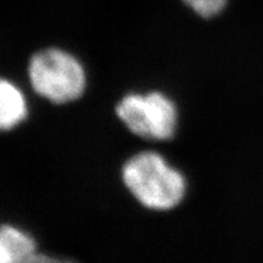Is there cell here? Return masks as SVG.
Returning a JSON list of instances; mask_svg holds the SVG:
<instances>
[{"instance_id":"obj_7","label":"cell","mask_w":263,"mask_h":263,"mask_svg":"<svg viewBox=\"0 0 263 263\" xmlns=\"http://www.w3.org/2000/svg\"><path fill=\"white\" fill-rule=\"evenodd\" d=\"M24 263H76V262L71 261V259L52 257V256H49L47 254L35 252L34 255H32L31 257L26 259Z\"/></svg>"},{"instance_id":"obj_1","label":"cell","mask_w":263,"mask_h":263,"mask_svg":"<svg viewBox=\"0 0 263 263\" xmlns=\"http://www.w3.org/2000/svg\"><path fill=\"white\" fill-rule=\"evenodd\" d=\"M122 179L132 195L150 210L174 209L185 196L186 183L183 174L154 151L132 156L124 163Z\"/></svg>"},{"instance_id":"obj_3","label":"cell","mask_w":263,"mask_h":263,"mask_svg":"<svg viewBox=\"0 0 263 263\" xmlns=\"http://www.w3.org/2000/svg\"><path fill=\"white\" fill-rule=\"evenodd\" d=\"M116 114L132 133L144 139L168 140L178 124L176 105L160 91L126 95Z\"/></svg>"},{"instance_id":"obj_2","label":"cell","mask_w":263,"mask_h":263,"mask_svg":"<svg viewBox=\"0 0 263 263\" xmlns=\"http://www.w3.org/2000/svg\"><path fill=\"white\" fill-rule=\"evenodd\" d=\"M28 74L35 93L54 104L77 100L87 84L81 62L61 49H45L33 55Z\"/></svg>"},{"instance_id":"obj_6","label":"cell","mask_w":263,"mask_h":263,"mask_svg":"<svg viewBox=\"0 0 263 263\" xmlns=\"http://www.w3.org/2000/svg\"><path fill=\"white\" fill-rule=\"evenodd\" d=\"M183 3L201 17L213 18L226 11L230 0H183Z\"/></svg>"},{"instance_id":"obj_5","label":"cell","mask_w":263,"mask_h":263,"mask_svg":"<svg viewBox=\"0 0 263 263\" xmlns=\"http://www.w3.org/2000/svg\"><path fill=\"white\" fill-rule=\"evenodd\" d=\"M27 103L22 91L11 82L0 78V130H9L26 120Z\"/></svg>"},{"instance_id":"obj_4","label":"cell","mask_w":263,"mask_h":263,"mask_svg":"<svg viewBox=\"0 0 263 263\" xmlns=\"http://www.w3.org/2000/svg\"><path fill=\"white\" fill-rule=\"evenodd\" d=\"M37 252V242L28 233L10 224L0 226V263H24Z\"/></svg>"}]
</instances>
